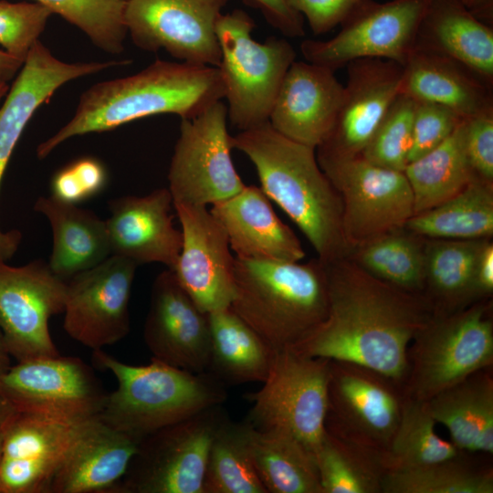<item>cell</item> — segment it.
<instances>
[{
	"mask_svg": "<svg viewBox=\"0 0 493 493\" xmlns=\"http://www.w3.org/2000/svg\"><path fill=\"white\" fill-rule=\"evenodd\" d=\"M326 319L292 347L314 358L360 366L393 381L409 372V344L432 319L426 298L382 280L349 257L324 263Z\"/></svg>",
	"mask_w": 493,
	"mask_h": 493,
	"instance_id": "1",
	"label": "cell"
},
{
	"mask_svg": "<svg viewBox=\"0 0 493 493\" xmlns=\"http://www.w3.org/2000/svg\"><path fill=\"white\" fill-rule=\"evenodd\" d=\"M224 97L217 67L157 59L134 75L84 91L72 119L41 142L37 153L43 159L69 138L110 131L147 116L170 113L192 119Z\"/></svg>",
	"mask_w": 493,
	"mask_h": 493,
	"instance_id": "2",
	"label": "cell"
},
{
	"mask_svg": "<svg viewBox=\"0 0 493 493\" xmlns=\"http://www.w3.org/2000/svg\"><path fill=\"white\" fill-rule=\"evenodd\" d=\"M231 143L251 161L262 191L295 223L321 262L349 256L341 196L315 148L283 136L268 121L240 131Z\"/></svg>",
	"mask_w": 493,
	"mask_h": 493,
	"instance_id": "3",
	"label": "cell"
},
{
	"mask_svg": "<svg viewBox=\"0 0 493 493\" xmlns=\"http://www.w3.org/2000/svg\"><path fill=\"white\" fill-rule=\"evenodd\" d=\"M230 309L272 349L292 348L327 317L325 265L235 257Z\"/></svg>",
	"mask_w": 493,
	"mask_h": 493,
	"instance_id": "4",
	"label": "cell"
},
{
	"mask_svg": "<svg viewBox=\"0 0 493 493\" xmlns=\"http://www.w3.org/2000/svg\"><path fill=\"white\" fill-rule=\"evenodd\" d=\"M92 360L118 383L116 390L108 393L99 418L141 441L223 404L227 397L226 385L208 372H189L153 357L148 364H128L102 350L92 351Z\"/></svg>",
	"mask_w": 493,
	"mask_h": 493,
	"instance_id": "5",
	"label": "cell"
},
{
	"mask_svg": "<svg viewBox=\"0 0 493 493\" xmlns=\"http://www.w3.org/2000/svg\"><path fill=\"white\" fill-rule=\"evenodd\" d=\"M255 24L242 10L221 15L216 23L221 59L217 66L226 99L227 118L245 131L268 121L275 98L296 52L283 38L257 42Z\"/></svg>",
	"mask_w": 493,
	"mask_h": 493,
	"instance_id": "6",
	"label": "cell"
},
{
	"mask_svg": "<svg viewBox=\"0 0 493 493\" xmlns=\"http://www.w3.org/2000/svg\"><path fill=\"white\" fill-rule=\"evenodd\" d=\"M330 361L275 350L263 386L245 394L252 406L246 422L258 430L287 433L314 456L326 432Z\"/></svg>",
	"mask_w": 493,
	"mask_h": 493,
	"instance_id": "7",
	"label": "cell"
},
{
	"mask_svg": "<svg viewBox=\"0 0 493 493\" xmlns=\"http://www.w3.org/2000/svg\"><path fill=\"white\" fill-rule=\"evenodd\" d=\"M489 299L446 315H434L412 343L410 397L428 401L493 362Z\"/></svg>",
	"mask_w": 493,
	"mask_h": 493,
	"instance_id": "8",
	"label": "cell"
},
{
	"mask_svg": "<svg viewBox=\"0 0 493 493\" xmlns=\"http://www.w3.org/2000/svg\"><path fill=\"white\" fill-rule=\"evenodd\" d=\"M226 416L216 405L143 438L119 493H205L210 447Z\"/></svg>",
	"mask_w": 493,
	"mask_h": 493,
	"instance_id": "9",
	"label": "cell"
},
{
	"mask_svg": "<svg viewBox=\"0 0 493 493\" xmlns=\"http://www.w3.org/2000/svg\"><path fill=\"white\" fill-rule=\"evenodd\" d=\"M317 160L341 196L350 253L404 227L414 215L413 193L404 172L378 166L361 155Z\"/></svg>",
	"mask_w": 493,
	"mask_h": 493,
	"instance_id": "10",
	"label": "cell"
},
{
	"mask_svg": "<svg viewBox=\"0 0 493 493\" xmlns=\"http://www.w3.org/2000/svg\"><path fill=\"white\" fill-rule=\"evenodd\" d=\"M227 107L218 100L192 119H181L168 172L173 203L212 205L244 187L231 156Z\"/></svg>",
	"mask_w": 493,
	"mask_h": 493,
	"instance_id": "11",
	"label": "cell"
},
{
	"mask_svg": "<svg viewBox=\"0 0 493 493\" xmlns=\"http://www.w3.org/2000/svg\"><path fill=\"white\" fill-rule=\"evenodd\" d=\"M429 0H363L328 40L300 44L305 60L336 71L362 58H381L404 66L412 52Z\"/></svg>",
	"mask_w": 493,
	"mask_h": 493,
	"instance_id": "12",
	"label": "cell"
},
{
	"mask_svg": "<svg viewBox=\"0 0 493 493\" xmlns=\"http://www.w3.org/2000/svg\"><path fill=\"white\" fill-rule=\"evenodd\" d=\"M107 395L90 366L59 354L19 361L0 383V396L18 412L68 420L98 416Z\"/></svg>",
	"mask_w": 493,
	"mask_h": 493,
	"instance_id": "13",
	"label": "cell"
},
{
	"mask_svg": "<svg viewBox=\"0 0 493 493\" xmlns=\"http://www.w3.org/2000/svg\"><path fill=\"white\" fill-rule=\"evenodd\" d=\"M226 0H126L124 23L140 48L163 49L191 64L217 67L216 23Z\"/></svg>",
	"mask_w": 493,
	"mask_h": 493,
	"instance_id": "14",
	"label": "cell"
},
{
	"mask_svg": "<svg viewBox=\"0 0 493 493\" xmlns=\"http://www.w3.org/2000/svg\"><path fill=\"white\" fill-rule=\"evenodd\" d=\"M66 289L43 260L22 267L0 260V330L18 362L59 354L48 321L63 312Z\"/></svg>",
	"mask_w": 493,
	"mask_h": 493,
	"instance_id": "15",
	"label": "cell"
},
{
	"mask_svg": "<svg viewBox=\"0 0 493 493\" xmlns=\"http://www.w3.org/2000/svg\"><path fill=\"white\" fill-rule=\"evenodd\" d=\"M137 266L131 259L110 255L68 279L63 327L73 340L96 351L127 336Z\"/></svg>",
	"mask_w": 493,
	"mask_h": 493,
	"instance_id": "16",
	"label": "cell"
},
{
	"mask_svg": "<svg viewBox=\"0 0 493 493\" xmlns=\"http://www.w3.org/2000/svg\"><path fill=\"white\" fill-rule=\"evenodd\" d=\"M90 419L18 412L3 442L0 493H48L55 474Z\"/></svg>",
	"mask_w": 493,
	"mask_h": 493,
	"instance_id": "17",
	"label": "cell"
},
{
	"mask_svg": "<svg viewBox=\"0 0 493 493\" xmlns=\"http://www.w3.org/2000/svg\"><path fill=\"white\" fill-rule=\"evenodd\" d=\"M182 247L173 269L179 283L205 313L229 308L234 298V260L228 238L207 206L173 203Z\"/></svg>",
	"mask_w": 493,
	"mask_h": 493,
	"instance_id": "18",
	"label": "cell"
},
{
	"mask_svg": "<svg viewBox=\"0 0 493 493\" xmlns=\"http://www.w3.org/2000/svg\"><path fill=\"white\" fill-rule=\"evenodd\" d=\"M346 67L340 109L329 135L316 148L317 159L361 155L400 93L403 66L394 61L362 58Z\"/></svg>",
	"mask_w": 493,
	"mask_h": 493,
	"instance_id": "19",
	"label": "cell"
},
{
	"mask_svg": "<svg viewBox=\"0 0 493 493\" xmlns=\"http://www.w3.org/2000/svg\"><path fill=\"white\" fill-rule=\"evenodd\" d=\"M143 339L153 358L189 372H207L209 314L196 305L172 269L153 281Z\"/></svg>",
	"mask_w": 493,
	"mask_h": 493,
	"instance_id": "20",
	"label": "cell"
},
{
	"mask_svg": "<svg viewBox=\"0 0 493 493\" xmlns=\"http://www.w3.org/2000/svg\"><path fill=\"white\" fill-rule=\"evenodd\" d=\"M128 60L66 63L55 58L40 40L32 46L21 70L0 108V184L12 152L36 110L47 102L66 82L94 74ZM16 244L14 231L0 229V257L13 251Z\"/></svg>",
	"mask_w": 493,
	"mask_h": 493,
	"instance_id": "21",
	"label": "cell"
},
{
	"mask_svg": "<svg viewBox=\"0 0 493 493\" xmlns=\"http://www.w3.org/2000/svg\"><path fill=\"white\" fill-rule=\"evenodd\" d=\"M342 94L334 71L295 60L280 84L268 122L283 136L316 149L334 124Z\"/></svg>",
	"mask_w": 493,
	"mask_h": 493,
	"instance_id": "22",
	"label": "cell"
},
{
	"mask_svg": "<svg viewBox=\"0 0 493 493\" xmlns=\"http://www.w3.org/2000/svg\"><path fill=\"white\" fill-rule=\"evenodd\" d=\"M173 201L168 188L143 196L126 195L110 203L106 221L111 255L137 265L161 263L173 269L181 251V230L173 223Z\"/></svg>",
	"mask_w": 493,
	"mask_h": 493,
	"instance_id": "23",
	"label": "cell"
},
{
	"mask_svg": "<svg viewBox=\"0 0 493 493\" xmlns=\"http://www.w3.org/2000/svg\"><path fill=\"white\" fill-rule=\"evenodd\" d=\"M210 212L225 229L236 257L286 262L306 257L301 242L279 219L260 187L245 185L233 196L213 204Z\"/></svg>",
	"mask_w": 493,
	"mask_h": 493,
	"instance_id": "24",
	"label": "cell"
},
{
	"mask_svg": "<svg viewBox=\"0 0 493 493\" xmlns=\"http://www.w3.org/2000/svg\"><path fill=\"white\" fill-rule=\"evenodd\" d=\"M141 440L91 418L55 474L48 493H119Z\"/></svg>",
	"mask_w": 493,
	"mask_h": 493,
	"instance_id": "25",
	"label": "cell"
},
{
	"mask_svg": "<svg viewBox=\"0 0 493 493\" xmlns=\"http://www.w3.org/2000/svg\"><path fill=\"white\" fill-rule=\"evenodd\" d=\"M364 368L330 361L329 412L337 422H329L364 443L384 451L398 425L402 404L380 381Z\"/></svg>",
	"mask_w": 493,
	"mask_h": 493,
	"instance_id": "26",
	"label": "cell"
},
{
	"mask_svg": "<svg viewBox=\"0 0 493 493\" xmlns=\"http://www.w3.org/2000/svg\"><path fill=\"white\" fill-rule=\"evenodd\" d=\"M492 88L458 61L414 47L403 66L400 93L446 106L467 119L493 110Z\"/></svg>",
	"mask_w": 493,
	"mask_h": 493,
	"instance_id": "27",
	"label": "cell"
},
{
	"mask_svg": "<svg viewBox=\"0 0 493 493\" xmlns=\"http://www.w3.org/2000/svg\"><path fill=\"white\" fill-rule=\"evenodd\" d=\"M414 47L449 57L493 86V29L458 0H429Z\"/></svg>",
	"mask_w": 493,
	"mask_h": 493,
	"instance_id": "28",
	"label": "cell"
},
{
	"mask_svg": "<svg viewBox=\"0 0 493 493\" xmlns=\"http://www.w3.org/2000/svg\"><path fill=\"white\" fill-rule=\"evenodd\" d=\"M35 210L50 223L53 247L47 264L59 278L68 280L111 255L106 221L92 212L52 195L40 196Z\"/></svg>",
	"mask_w": 493,
	"mask_h": 493,
	"instance_id": "29",
	"label": "cell"
},
{
	"mask_svg": "<svg viewBox=\"0 0 493 493\" xmlns=\"http://www.w3.org/2000/svg\"><path fill=\"white\" fill-rule=\"evenodd\" d=\"M486 239L425 238L423 295L434 315L463 309L479 299L476 269Z\"/></svg>",
	"mask_w": 493,
	"mask_h": 493,
	"instance_id": "30",
	"label": "cell"
},
{
	"mask_svg": "<svg viewBox=\"0 0 493 493\" xmlns=\"http://www.w3.org/2000/svg\"><path fill=\"white\" fill-rule=\"evenodd\" d=\"M478 372L426 402L431 415L446 427L459 451L492 454L493 381Z\"/></svg>",
	"mask_w": 493,
	"mask_h": 493,
	"instance_id": "31",
	"label": "cell"
},
{
	"mask_svg": "<svg viewBox=\"0 0 493 493\" xmlns=\"http://www.w3.org/2000/svg\"><path fill=\"white\" fill-rule=\"evenodd\" d=\"M211 349L207 372L226 384L263 383L275 350L231 309L209 313Z\"/></svg>",
	"mask_w": 493,
	"mask_h": 493,
	"instance_id": "32",
	"label": "cell"
},
{
	"mask_svg": "<svg viewBox=\"0 0 493 493\" xmlns=\"http://www.w3.org/2000/svg\"><path fill=\"white\" fill-rule=\"evenodd\" d=\"M314 458L322 493L382 492L386 472L382 451L344 429L326 424Z\"/></svg>",
	"mask_w": 493,
	"mask_h": 493,
	"instance_id": "33",
	"label": "cell"
},
{
	"mask_svg": "<svg viewBox=\"0 0 493 493\" xmlns=\"http://www.w3.org/2000/svg\"><path fill=\"white\" fill-rule=\"evenodd\" d=\"M247 426L254 465L267 493H322L314 456L299 440Z\"/></svg>",
	"mask_w": 493,
	"mask_h": 493,
	"instance_id": "34",
	"label": "cell"
},
{
	"mask_svg": "<svg viewBox=\"0 0 493 493\" xmlns=\"http://www.w3.org/2000/svg\"><path fill=\"white\" fill-rule=\"evenodd\" d=\"M404 227L425 238L492 239L493 183L475 177L448 200L414 215Z\"/></svg>",
	"mask_w": 493,
	"mask_h": 493,
	"instance_id": "35",
	"label": "cell"
},
{
	"mask_svg": "<svg viewBox=\"0 0 493 493\" xmlns=\"http://www.w3.org/2000/svg\"><path fill=\"white\" fill-rule=\"evenodd\" d=\"M463 124L439 146L404 170L414 198V215L429 210L463 190L477 177L464 149Z\"/></svg>",
	"mask_w": 493,
	"mask_h": 493,
	"instance_id": "36",
	"label": "cell"
},
{
	"mask_svg": "<svg viewBox=\"0 0 493 493\" xmlns=\"http://www.w3.org/2000/svg\"><path fill=\"white\" fill-rule=\"evenodd\" d=\"M425 238L404 226L354 247L347 257L373 278L423 294Z\"/></svg>",
	"mask_w": 493,
	"mask_h": 493,
	"instance_id": "37",
	"label": "cell"
},
{
	"mask_svg": "<svg viewBox=\"0 0 493 493\" xmlns=\"http://www.w3.org/2000/svg\"><path fill=\"white\" fill-rule=\"evenodd\" d=\"M427 402L411 398L401 408L398 425L384 451L388 470L411 469L458 456L459 450L435 432Z\"/></svg>",
	"mask_w": 493,
	"mask_h": 493,
	"instance_id": "38",
	"label": "cell"
},
{
	"mask_svg": "<svg viewBox=\"0 0 493 493\" xmlns=\"http://www.w3.org/2000/svg\"><path fill=\"white\" fill-rule=\"evenodd\" d=\"M205 493H267L252 458L248 426L227 416L213 439L205 477Z\"/></svg>",
	"mask_w": 493,
	"mask_h": 493,
	"instance_id": "39",
	"label": "cell"
},
{
	"mask_svg": "<svg viewBox=\"0 0 493 493\" xmlns=\"http://www.w3.org/2000/svg\"><path fill=\"white\" fill-rule=\"evenodd\" d=\"M457 457L416 468L388 470L382 492L492 493V471L469 467Z\"/></svg>",
	"mask_w": 493,
	"mask_h": 493,
	"instance_id": "40",
	"label": "cell"
},
{
	"mask_svg": "<svg viewBox=\"0 0 493 493\" xmlns=\"http://www.w3.org/2000/svg\"><path fill=\"white\" fill-rule=\"evenodd\" d=\"M79 27L102 50L123 51L126 0H36Z\"/></svg>",
	"mask_w": 493,
	"mask_h": 493,
	"instance_id": "41",
	"label": "cell"
},
{
	"mask_svg": "<svg viewBox=\"0 0 493 493\" xmlns=\"http://www.w3.org/2000/svg\"><path fill=\"white\" fill-rule=\"evenodd\" d=\"M416 101L399 93L361 153L381 167L404 172L411 146Z\"/></svg>",
	"mask_w": 493,
	"mask_h": 493,
	"instance_id": "42",
	"label": "cell"
},
{
	"mask_svg": "<svg viewBox=\"0 0 493 493\" xmlns=\"http://www.w3.org/2000/svg\"><path fill=\"white\" fill-rule=\"evenodd\" d=\"M52 14L37 2L0 1V45L6 53L24 62Z\"/></svg>",
	"mask_w": 493,
	"mask_h": 493,
	"instance_id": "43",
	"label": "cell"
},
{
	"mask_svg": "<svg viewBox=\"0 0 493 493\" xmlns=\"http://www.w3.org/2000/svg\"><path fill=\"white\" fill-rule=\"evenodd\" d=\"M464 120L446 106L416 101L407 164L439 146Z\"/></svg>",
	"mask_w": 493,
	"mask_h": 493,
	"instance_id": "44",
	"label": "cell"
},
{
	"mask_svg": "<svg viewBox=\"0 0 493 493\" xmlns=\"http://www.w3.org/2000/svg\"><path fill=\"white\" fill-rule=\"evenodd\" d=\"M106 184L103 165L93 158H81L58 171L51 182L52 196L76 205L100 193Z\"/></svg>",
	"mask_w": 493,
	"mask_h": 493,
	"instance_id": "45",
	"label": "cell"
},
{
	"mask_svg": "<svg viewBox=\"0 0 493 493\" xmlns=\"http://www.w3.org/2000/svg\"><path fill=\"white\" fill-rule=\"evenodd\" d=\"M463 139L474 174L493 183V110L465 119Z\"/></svg>",
	"mask_w": 493,
	"mask_h": 493,
	"instance_id": "46",
	"label": "cell"
},
{
	"mask_svg": "<svg viewBox=\"0 0 493 493\" xmlns=\"http://www.w3.org/2000/svg\"><path fill=\"white\" fill-rule=\"evenodd\" d=\"M305 16L315 35L325 34L341 25L363 0H287Z\"/></svg>",
	"mask_w": 493,
	"mask_h": 493,
	"instance_id": "47",
	"label": "cell"
},
{
	"mask_svg": "<svg viewBox=\"0 0 493 493\" xmlns=\"http://www.w3.org/2000/svg\"><path fill=\"white\" fill-rule=\"evenodd\" d=\"M267 21L283 35L299 37L305 35L302 16L287 0H253Z\"/></svg>",
	"mask_w": 493,
	"mask_h": 493,
	"instance_id": "48",
	"label": "cell"
},
{
	"mask_svg": "<svg viewBox=\"0 0 493 493\" xmlns=\"http://www.w3.org/2000/svg\"><path fill=\"white\" fill-rule=\"evenodd\" d=\"M476 285L479 299H489L493 293V242L484 244L477 263Z\"/></svg>",
	"mask_w": 493,
	"mask_h": 493,
	"instance_id": "49",
	"label": "cell"
},
{
	"mask_svg": "<svg viewBox=\"0 0 493 493\" xmlns=\"http://www.w3.org/2000/svg\"><path fill=\"white\" fill-rule=\"evenodd\" d=\"M476 17L489 25L492 20L493 0H458Z\"/></svg>",
	"mask_w": 493,
	"mask_h": 493,
	"instance_id": "50",
	"label": "cell"
},
{
	"mask_svg": "<svg viewBox=\"0 0 493 493\" xmlns=\"http://www.w3.org/2000/svg\"><path fill=\"white\" fill-rule=\"evenodd\" d=\"M17 413L16 408L9 401L0 397V457L6 430Z\"/></svg>",
	"mask_w": 493,
	"mask_h": 493,
	"instance_id": "51",
	"label": "cell"
},
{
	"mask_svg": "<svg viewBox=\"0 0 493 493\" xmlns=\"http://www.w3.org/2000/svg\"><path fill=\"white\" fill-rule=\"evenodd\" d=\"M23 63L5 51L0 50V77L8 81L21 68Z\"/></svg>",
	"mask_w": 493,
	"mask_h": 493,
	"instance_id": "52",
	"label": "cell"
},
{
	"mask_svg": "<svg viewBox=\"0 0 493 493\" xmlns=\"http://www.w3.org/2000/svg\"><path fill=\"white\" fill-rule=\"evenodd\" d=\"M10 368V352L5 340L0 330V383L5 372ZM1 397V396H0Z\"/></svg>",
	"mask_w": 493,
	"mask_h": 493,
	"instance_id": "53",
	"label": "cell"
},
{
	"mask_svg": "<svg viewBox=\"0 0 493 493\" xmlns=\"http://www.w3.org/2000/svg\"><path fill=\"white\" fill-rule=\"evenodd\" d=\"M8 89L7 81L0 77V100L7 93Z\"/></svg>",
	"mask_w": 493,
	"mask_h": 493,
	"instance_id": "54",
	"label": "cell"
}]
</instances>
